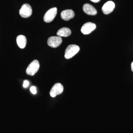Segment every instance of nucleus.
<instances>
[{
  "mask_svg": "<svg viewBox=\"0 0 133 133\" xmlns=\"http://www.w3.org/2000/svg\"><path fill=\"white\" fill-rule=\"evenodd\" d=\"M80 48L76 44H71L67 47L65 52L64 57L66 59L71 58L79 52Z\"/></svg>",
  "mask_w": 133,
  "mask_h": 133,
  "instance_id": "1",
  "label": "nucleus"
},
{
  "mask_svg": "<svg viewBox=\"0 0 133 133\" xmlns=\"http://www.w3.org/2000/svg\"><path fill=\"white\" fill-rule=\"evenodd\" d=\"M40 67L38 60H34L29 65L26 70V72L28 75L33 76L38 71Z\"/></svg>",
  "mask_w": 133,
  "mask_h": 133,
  "instance_id": "2",
  "label": "nucleus"
},
{
  "mask_svg": "<svg viewBox=\"0 0 133 133\" xmlns=\"http://www.w3.org/2000/svg\"><path fill=\"white\" fill-rule=\"evenodd\" d=\"M57 10L56 8H53L48 10L44 15L43 20L46 23L52 22L57 14Z\"/></svg>",
  "mask_w": 133,
  "mask_h": 133,
  "instance_id": "3",
  "label": "nucleus"
},
{
  "mask_svg": "<svg viewBox=\"0 0 133 133\" xmlns=\"http://www.w3.org/2000/svg\"><path fill=\"white\" fill-rule=\"evenodd\" d=\"M32 9L31 6L27 3L23 4L19 10V14L22 17L28 18L32 14Z\"/></svg>",
  "mask_w": 133,
  "mask_h": 133,
  "instance_id": "4",
  "label": "nucleus"
},
{
  "mask_svg": "<svg viewBox=\"0 0 133 133\" xmlns=\"http://www.w3.org/2000/svg\"><path fill=\"white\" fill-rule=\"evenodd\" d=\"M63 86L62 84L57 83L52 86L50 92V94L52 97H55L57 95H59L63 91Z\"/></svg>",
  "mask_w": 133,
  "mask_h": 133,
  "instance_id": "5",
  "label": "nucleus"
},
{
  "mask_svg": "<svg viewBox=\"0 0 133 133\" xmlns=\"http://www.w3.org/2000/svg\"><path fill=\"white\" fill-rule=\"evenodd\" d=\"M96 28L95 23L91 22H87L82 26L81 31L84 35H88L91 33Z\"/></svg>",
  "mask_w": 133,
  "mask_h": 133,
  "instance_id": "6",
  "label": "nucleus"
},
{
  "mask_svg": "<svg viewBox=\"0 0 133 133\" xmlns=\"http://www.w3.org/2000/svg\"><path fill=\"white\" fill-rule=\"evenodd\" d=\"M62 43V39L59 36H52L48 38V45L52 48H56Z\"/></svg>",
  "mask_w": 133,
  "mask_h": 133,
  "instance_id": "7",
  "label": "nucleus"
},
{
  "mask_svg": "<svg viewBox=\"0 0 133 133\" xmlns=\"http://www.w3.org/2000/svg\"><path fill=\"white\" fill-rule=\"evenodd\" d=\"M115 7L114 3L111 1L107 2L103 5L102 8V12L104 14L108 15L111 13Z\"/></svg>",
  "mask_w": 133,
  "mask_h": 133,
  "instance_id": "8",
  "label": "nucleus"
},
{
  "mask_svg": "<svg viewBox=\"0 0 133 133\" xmlns=\"http://www.w3.org/2000/svg\"><path fill=\"white\" fill-rule=\"evenodd\" d=\"M83 10L86 14L89 15H95L97 13L95 8L88 3H86L83 5Z\"/></svg>",
  "mask_w": 133,
  "mask_h": 133,
  "instance_id": "9",
  "label": "nucleus"
},
{
  "mask_svg": "<svg viewBox=\"0 0 133 133\" xmlns=\"http://www.w3.org/2000/svg\"><path fill=\"white\" fill-rule=\"evenodd\" d=\"M74 16H75V14L72 10H65L61 12V17L64 21H69L71 19L74 18Z\"/></svg>",
  "mask_w": 133,
  "mask_h": 133,
  "instance_id": "10",
  "label": "nucleus"
},
{
  "mask_svg": "<svg viewBox=\"0 0 133 133\" xmlns=\"http://www.w3.org/2000/svg\"><path fill=\"white\" fill-rule=\"evenodd\" d=\"M71 30L69 28H63L59 29L57 33V35L61 37H67L71 35Z\"/></svg>",
  "mask_w": 133,
  "mask_h": 133,
  "instance_id": "11",
  "label": "nucleus"
},
{
  "mask_svg": "<svg viewBox=\"0 0 133 133\" xmlns=\"http://www.w3.org/2000/svg\"><path fill=\"white\" fill-rule=\"evenodd\" d=\"M16 42L17 45L21 49H23L26 46L27 40L26 37L23 35H20L17 37Z\"/></svg>",
  "mask_w": 133,
  "mask_h": 133,
  "instance_id": "12",
  "label": "nucleus"
},
{
  "mask_svg": "<svg viewBox=\"0 0 133 133\" xmlns=\"http://www.w3.org/2000/svg\"><path fill=\"white\" fill-rule=\"evenodd\" d=\"M30 91L33 94H36L37 91L35 87H31L30 88Z\"/></svg>",
  "mask_w": 133,
  "mask_h": 133,
  "instance_id": "13",
  "label": "nucleus"
},
{
  "mask_svg": "<svg viewBox=\"0 0 133 133\" xmlns=\"http://www.w3.org/2000/svg\"><path fill=\"white\" fill-rule=\"evenodd\" d=\"M29 82L28 81H27V80H25V81H24L23 82V86L24 88H26V87H28L29 85Z\"/></svg>",
  "mask_w": 133,
  "mask_h": 133,
  "instance_id": "14",
  "label": "nucleus"
},
{
  "mask_svg": "<svg viewBox=\"0 0 133 133\" xmlns=\"http://www.w3.org/2000/svg\"><path fill=\"white\" fill-rule=\"evenodd\" d=\"M92 2L94 3H98L99 2L100 0H90Z\"/></svg>",
  "mask_w": 133,
  "mask_h": 133,
  "instance_id": "15",
  "label": "nucleus"
},
{
  "mask_svg": "<svg viewBox=\"0 0 133 133\" xmlns=\"http://www.w3.org/2000/svg\"><path fill=\"white\" fill-rule=\"evenodd\" d=\"M131 70H132V71L133 72V62L131 63Z\"/></svg>",
  "mask_w": 133,
  "mask_h": 133,
  "instance_id": "16",
  "label": "nucleus"
}]
</instances>
